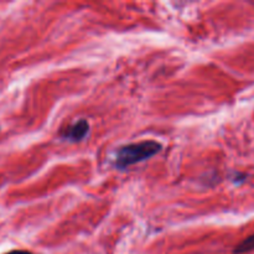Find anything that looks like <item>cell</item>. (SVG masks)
Segmentation results:
<instances>
[{
    "mask_svg": "<svg viewBox=\"0 0 254 254\" xmlns=\"http://www.w3.org/2000/svg\"><path fill=\"white\" fill-rule=\"evenodd\" d=\"M254 251V235L246 238L235 248V254H245Z\"/></svg>",
    "mask_w": 254,
    "mask_h": 254,
    "instance_id": "obj_3",
    "label": "cell"
},
{
    "mask_svg": "<svg viewBox=\"0 0 254 254\" xmlns=\"http://www.w3.org/2000/svg\"><path fill=\"white\" fill-rule=\"evenodd\" d=\"M89 124L86 119H79L62 131V138L69 141H81L88 134Z\"/></svg>",
    "mask_w": 254,
    "mask_h": 254,
    "instance_id": "obj_2",
    "label": "cell"
},
{
    "mask_svg": "<svg viewBox=\"0 0 254 254\" xmlns=\"http://www.w3.org/2000/svg\"><path fill=\"white\" fill-rule=\"evenodd\" d=\"M161 144L155 140H144L140 143L129 144L122 146L117 151L116 166L119 169L128 168V166L138 164L140 161L148 160L161 150Z\"/></svg>",
    "mask_w": 254,
    "mask_h": 254,
    "instance_id": "obj_1",
    "label": "cell"
},
{
    "mask_svg": "<svg viewBox=\"0 0 254 254\" xmlns=\"http://www.w3.org/2000/svg\"><path fill=\"white\" fill-rule=\"evenodd\" d=\"M6 254H32V253L29 252V251H11V252Z\"/></svg>",
    "mask_w": 254,
    "mask_h": 254,
    "instance_id": "obj_4",
    "label": "cell"
}]
</instances>
